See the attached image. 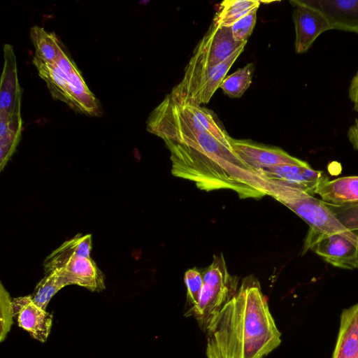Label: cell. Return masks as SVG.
<instances>
[{
	"label": "cell",
	"instance_id": "6da1fadb",
	"mask_svg": "<svg viewBox=\"0 0 358 358\" xmlns=\"http://www.w3.org/2000/svg\"><path fill=\"white\" fill-rule=\"evenodd\" d=\"M171 153V173L205 191L231 189L241 199L269 196L270 180L250 168L210 132H189L176 142L164 141Z\"/></svg>",
	"mask_w": 358,
	"mask_h": 358
},
{
	"label": "cell",
	"instance_id": "7a4b0ae2",
	"mask_svg": "<svg viewBox=\"0 0 358 358\" xmlns=\"http://www.w3.org/2000/svg\"><path fill=\"white\" fill-rule=\"evenodd\" d=\"M208 358H264L281 343V333L259 282L247 278L206 331Z\"/></svg>",
	"mask_w": 358,
	"mask_h": 358
},
{
	"label": "cell",
	"instance_id": "3957f363",
	"mask_svg": "<svg viewBox=\"0 0 358 358\" xmlns=\"http://www.w3.org/2000/svg\"><path fill=\"white\" fill-rule=\"evenodd\" d=\"M30 38L35 50L33 64L55 100L65 103L74 111L100 117L99 101L88 88L65 47L53 32L34 26Z\"/></svg>",
	"mask_w": 358,
	"mask_h": 358
},
{
	"label": "cell",
	"instance_id": "277c9868",
	"mask_svg": "<svg viewBox=\"0 0 358 358\" xmlns=\"http://www.w3.org/2000/svg\"><path fill=\"white\" fill-rule=\"evenodd\" d=\"M247 41L234 40L231 27H218L213 23L196 46L187 64L181 81L169 94L178 103H187L198 90L223 62Z\"/></svg>",
	"mask_w": 358,
	"mask_h": 358
},
{
	"label": "cell",
	"instance_id": "5b68a950",
	"mask_svg": "<svg viewBox=\"0 0 358 358\" xmlns=\"http://www.w3.org/2000/svg\"><path fill=\"white\" fill-rule=\"evenodd\" d=\"M146 129L164 141L173 142L189 132L208 131L231 145V138L212 110L201 106L178 103L169 94L150 113Z\"/></svg>",
	"mask_w": 358,
	"mask_h": 358
},
{
	"label": "cell",
	"instance_id": "8992f818",
	"mask_svg": "<svg viewBox=\"0 0 358 358\" xmlns=\"http://www.w3.org/2000/svg\"><path fill=\"white\" fill-rule=\"evenodd\" d=\"M91 234H78L65 241L44 261L45 272L57 271L67 285H76L92 292L105 289L104 276L90 257Z\"/></svg>",
	"mask_w": 358,
	"mask_h": 358
},
{
	"label": "cell",
	"instance_id": "52a82bcc",
	"mask_svg": "<svg viewBox=\"0 0 358 358\" xmlns=\"http://www.w3.org/2000/svg\"><path fill=\"white\" fill-rule=\"evenodd\" d=\"M4 65L0 85V170L15 152L21 138L22 91L17 78L16 57L13 46H3Z\"/></svg>",
	"mask_w": 358,
	"mask_h": 358
},
{
	"label": "cell",
	"instance_id": "ba28073f",
	"mask_svg": "<svg viewBox=\"0 0 358 358\" xmlns=\"http://www.w3.org/2000/svg\"><path fill=\"white\" fill-rule=\"evenodd\" d=\"M269 196L294 212L310 229L358 238L339 222L324 202L299 189L270 180Z\"/></svg>",
	"mask_w": 358,
	"mask_h": 358
},
{
	"label": "cell",
	"instance_id": "9c48e42d",
	"mask_svg": "<svg viewBox=\"0 0 358 358\" xmlns=\"http://www.w3.org/2000/svg\"><path fill=\"white\" fill-rule=\"evenodd\" d=\"M203 285L197 303L186 316H193L204 332L213 318L237 291L236 282L227 271L222 255L214 256L212 264L202 273Z\"/></svg>",
	"mask_w": 358,
	"mask_h": 358
},
{
	"label": "cell",
	"instance_id": "30bf717a",
	"mask_svg": "<svg viewBox=\"0 0 358 358\" xmlns=\"http://www.w3.org/2000/svg\"><path fill=\"white\" fill-rule=\"evenodd\" d=\"M311 250L334 266L358 268V238L308 229L303 254Z\"/></svg>",
	"mask_w": 358,
	"mask_h": 358
},
{
	"label": "cell",
	"instance_id": "8fae6325",
	"mask_svg": "<svg viewBox=\"0 0 358 358\" xmlns=\"http://www.w3.org/2000/svg\"><path fill=\"white\" fill-rule=\"evenodd\" d=\"M292 18L295 27V52H306L323 32L331 29L327 17L306 1L293 0Z\"/></svg>",
	"mask_w": 358,
	"mask_h": 358
},
{
	"label": "cell",
	"instance_id": "7c38bea8",
	"mask_svg": "<svg viewBox=\"0 0 358 358\" xmlns=\"http://www.w3.org/2000/svg\"><path fill=\"white\" fill-rule=\"evenodd\" d=\"M231 145L233 150L245 164L257 171L282 164H308L291 156L281 148L267 146L251 140L231 138Z\"/></svg>",
	"mask_w": 358,
	"mask_h": 358
},
{
	"label": "cell",
	"instance_id": "4fadbf2b",
	"mask_svg": "<svg viewBox=\"0 0 358 358\" xmlns=\"http://www.w3.org/2000/svg\"><path fill=\"white\" fill-rule=\"evenodd\" d=\"M12 309L20 327L38 341H46L52 327V314L36 306L30 295L13 299Z\"/></svg>",
	"mask_w": 358,
	"mask_h": 358
},
{
	"label": "cell",
	"instance_id": "5bb4252c",
	"mask_svg": "<svg viewBox=\"0 0 358 358\" xmlns=\"http://www.w3.org/2000/svg\"><path fill=\"white\" fill-rule=\"evenodd\" d=\"M259 171L268 180L281 182L312 196L315 194L317 186L328 179L324 173L313 169L309 164H282Z\"/></svg>",
	"mask_w": 358,
	"mask_h": 358
},
{
	"label": "cell",
	"instance_id": "9a60e30c",
	"mask_svg": "<svg viewBox=\"0 0 358 358\" xmlns=\"http://www.w3.org/2000/svg\"><path fill=\"white\" fill-rule=\"evenodd\" d=\"M329 20L331 29L358 34V0H306Z\"/></svg>",
	"mask_w": 358,
	"mask_h": 358
},
{
	"label": "cell",
	"instance_id": "2e32d148",
	"mask_svg": "<svg viewBox=\"0 0 358 358\" xmlns=\"http://www.w3.org/2000/svg\"><path fill=\"white\" fill-rule=\"evenodd\" d=\"M318 194L325 203L336 206L358 204V176H345L332 180H325L317 187Z\"/></svg>",
	"mask_w": 358,
	"mask_h": 358
},
{
	"label": "cell",
	"instance_id": "e0dca14e",
	"mask_svg": "<svg viewBox=\"0 0 358 358\" xmlns=\"http://www.w3.org/2000/svg\"><path fill=\"white\" fill-rule=\"evenodd\" d=\"M245 45L246 43L242 45L227 59L216 66L212 76L198 90L187 104L201 106L209 102L215 91L220 87L232 64L243 52Z\"/></svg>",
	"mask_w": 358,
	"mask_h": 358
},
{
	"label": "cell",
	"instance_id": "ac0fdd59",
	"mask_svg": "<svg viewBox=\"0 0 358 358\" xmlns=\"http://www.w3.org/2000/svg\"><path fill=\"white\" fill-rule=\"evenodd\" d=\"M260 5L255 0H225L221 2L215 14L213 24L231 27L238 19Z\"/></svg>",
	"mask_w": 358,
	"mask_h": 358
},
{
	"label": "cell",
	"instance_id": "d6986e66",
	"mask_svg": "<svg viewBox=\"0 0 358 358\" xmlns=\"http://www.w3.org/2000/svg\"><path fill=\"white\" fill-rule=\"evenodd\" d=\"M66 285V280L57 271L45 272V276L38 282L30 296L36 306L45 310L52 297Z\"/></svg>",
	"mask_w": 358,
	"mask_h": 358
},
{
	"label": "cell",
	"instance_id": "ffe728a7",
	"mask_svg": "<svg viewBox=\"0 0 358 358\" xmlns=\"http://www.w3.org/2000/svg\"><path fill=\"white\" fill-rule=\"evenodd\" d=\"M255 71L253 63H248L233 73L226 76L220 85L223 92L231 98H239L252 83Z\"/></svg>",
	"mask_w": 358,
	"mask_h": 358
},
{
	"label": "cell",
	"instance_id": "44dd1931",
	"mask_svg": "<svg viewBox=\"0 0 358 358\" xmlns=\"http://www.w3.org/2000/svg\"><path fill=\"white\" fill-rule=\"evenodd\" d=\"M258 8H253L232 24L231 31L236 41H248V38L251 35L256 24Z\"/></svg>",
	"mask_w": 358,
	"mask_h": 358
},
{
	"label": "cell",
	"instance_id": "7402d4cb",
	"mask_svg": "<svg viewBox=\"0 0 358 358\" xmlns=\"http://www.w3.org/2000/svg\"><path fill=\"white\" fill-rule=\"evenodd\" d=\"M325 204L339 222L348 231L358 229V204L350 206Z\"/></svg>",
	"mask_w": 358,
	"mask_h": 358
},
{
	"label": "cell",
	"instance_id": "603a6c76",
	"mask_svg": "<svg viewBox=\"0 0 358 358\" xmlns=\"http://www.w3.org/2000/svg\"><path fill=\"white\" fill-rule=\"evenodd\" d=\"M184 281L187 287V302L193 307L199 301L203 285L202 274L196 268L188 269L185 273Z\"/></svg>",
	"mask_w": 358,
	"mask_h": 358
},
{
	"label": "cell",
	"instance_id": "cb8c5ba5",
	"mask_svg": "<svg viewBox=\"0 0 358 358\" xmlns=\"http://www.w3.org/2000/svg\"><path fill=\"white\" fill-rule=\"evenodd\" d=\"M1 341H2L12 325V300L7 291L1 284Z\"/></svg>",
	"mask_w": 358,
	"mask_h": 358
},
{
	"label": "cell",
	"instance_id": "d4e9b609",
	"mask_svg": "<svg viewBox=\"0 0 358 358\" xmlns=\"http://www.w3.org/2000/svg\"><path fill=\"white\" fill-rule=\"evenodd\" d=\"M349 97L355 103V110L358 113V94H349ZM348 137L353 148L358 150V117L348 129Z\"/></svg>",
	"mask_w": 358,
	"mask_h": 358
},
{
	"label": "cell",
	"instance_id": "484cf974",
	"mask_svg": "<svg viewBox=\"0 0 358 358\" xmlns=\"http://www.w3.org/2000/svg\"><path fill=\"white\" fill-rule=\"evenodd\" d=\"M349 94H358V71L352 79L349 88Z\"/></svg>",
	"mask_w": 358,
	"mask_h": 358
},
{
	"label": "cell",
	"instance_id": "4316f807",
	"mask_svg": "<svg viewBox=\"0 0 358 358\" xmlns=\"http://www.w3.org/2000/svg\"><path fill=\"white\" fill-rule=\"evenodd\" d=\"M351 232H352L357 237H358V229L352 231Z\"/></svg>",
	"mask_w": 358,
	"mask_h": 358
}]
</instances>
